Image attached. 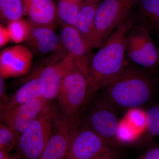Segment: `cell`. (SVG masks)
Masks as SVG:
<instances>
[{
	"label": "cell",
	"mask_w": 159,
	"mask_h": 159,
	"mask_svg": "<svg viewBox=\"0 0 159 159\" xmlns=\"http://www.w3.org/2000/svg\"><path fill=\"white\" fill-rule=\"evenodd\" d=\"M132 11L109 36L91 60L85 110L101 88L119 75L130 64L125 50L127 33L134 25Z\"/></svg>",
	"instance_id": "cell-1"
},
{
	"label": "cell",
	"mask_w": 159,
	"mask_h": 159,
	"mask_svg": "<svg viewBox=\"0 0 159 159\" xmlns=\"http://www.w3.org/2000/svg\"><path fill=\"white\" fill-rule=\"evenodd\" d=\"M152 75L130 63L122 73L103 86L97 96L115 110L140 107L150 101L154 95L156 81Z\"/></svg>",
	"instance_id": "cell-2"
},
{
	"label": "cell",
	"mask_w": 159,
	"mask_h": 159,
	"mask_svg": "<svg viewBox=\"0 0 159 159\" xmlns=\"http://www.w3.org/2000/svg\"><path fill=\"white\" fill-rule=\"evenodd\" d=\"M55 113L51 103L18 139L17 155L21 159H41L51 136Z\"/></svg>",
	"instance_id": "cell-3"
},
{
	"label": "cell",
	"mask_w": 159,
	"mask_h": 159,
	"mask_svg": "<svg viewBox=\"0 0 159 159\" xmlns=\"http://www.w3.org/2000/svg\"><path fill=\"white\" fill-rule=\"evenodd\" d=\"M125 46L129 62L152 75L156 74L159 50L147 29L134 24L126 35Z\"/></svg>",
	"instance_id": "cell-4"
},
{
	"label": "cell",
	"mask_w": 159,
	"mask_h": 159,
	"mask_svg": "<svg viewBox=\"0 0 159 159\" xmlns=\"http://www.w3.org/2000/svg\"><path fill=\"white\" fill-rule=\"evenodd\" d=\"M87 78L77 67L70 71L63 80L57 95L61 116H81L85 110L87 97Z\"/></svg>",
	"instance_id": "cell-5"
},
{
	"label": "cell",
	"mask_w": 159,
	"mask_h": 159,
	"mask_svg": "<svg viewBox=\"0 0 159 159\" xmlns=\"http://www.w3.org/2000/svg\"><path fill=\"white\" fill-rule=\"evenodd\" d=\"M91 102L81 123L92 129L111 148L116 143L119 129L116 110L98 96Z\"/></svg>",
	"instance_id": "cell-6"
},
{
	"label": "cell",
	"mask_w": 159,
	"mask_h": 159,
	"mask_svg": "<svg viewBox=\"0 0 159 159\" xmlns=\"http://www.w3.org/2000/svg\"><path fill=\"white\" fill-rule=\"evenodd\" d=\"M138 0H103L97 5L95 26L101 47L131 13Z\"/></svg>",
	"instance_id": "cell-7"
},
{
	"label": "cell",
	"mask_w": 159,
	"mask_h": 159,
	"mask_svg": "<svg viewBox=\"0 0 159 159\" xmlns=\"http://www.w3.org/2000/svg\"><path fill=\"white\" fill-rule=\"evenodd\" d=\"M50 102L43 97L13 107H1V119L14 131L18 139Z\"/></svg>",
	"instance_id": "cell-8"
},
{
	"label": "cell",
	"mask_w": 159,
	"mask_h": 159,
	"mask_svg": "<svg viewBox=\"0 0 159 159\" xmlns=\"http://www.w3.org/2000/svg\"><path fill=\"white\" fill-rule=\"evenodd\" d=\"M59 37L66 54L88 79L93 57L92 47L73 26L61 25Z\"/></svg>",
	"instance_id": "cell-9"
},
{
	"label": "cell",
	"mask_w": 159,
	"mask_h": 159,
	"mask_svg": "<svg viewBox=\"0 0 159 159\" xmlns=\"http://www.w3.org/2000/svg\"><path fill=\"white\" fill-rule=\"evenodd\" d=\"M76 67L68 55L65 53H59L52 61L38 70L31 78L39 77L43 80L46 89L43 97L51 102L57 97L61 82L66 75Z\"/></svg>",
	"instance_id": "cell-10"
},
{
	"label": "cell",
	"mask_w": 159,
	"mask_h": 159,
	"mask_svg": "<svg viewBox=\"0 0 159 159\" xmlns=\"http://www.w3.org/2000/svg\"><path fill=\"white\" fill-rule=\"evenodd\" d=\"M81 116H61L55 133L51 135L41 159H65L72 139L81 122Z\"/></svg>",
	"instance_id": "cell-11"
},
{
	"label": "cell",
	"mask_w": 159,
	"mask_h": 159,
	"mask_svg": "<svg viewBox=\"0 0 159 159\" xmlns=\"http://www.w3.org/2000/svg\"><path fill=\"white\" fill-rule=\"evenodd\" d=\"M110 148L98 135L80 122L65 159H93Z\"/></svg>",
	"instance_id": "cell-12"
},
{
	"label": "cell",
	"mask_w": 159,
	"mask_h": 159,
	"mask_svg": "<svg viewBox=\"0 0 159 159\" xmlns=\"http://www.w3.org/2000/svg\"><path fill=\"white\" fill-rule=\"evenodd\" d=\"M33 54L25 45L17 44L4 49L0 54V76L6 78L27 74L31 68Z\"/></svg>",
	"instance_id": "cell-13"
},
{
	"label": "cell",
	"mask_w": 159,
	"mask_h": 159,
	"mask_svg": "<svg viewBox=\"0 0 159 159\" xmlns=\"http://www.w3.org/2000/svg\"><path fill=\"white\" fill-rule=\"evenodd\" d=\"M28 20L33 26L55 29L58 17L53 0H23Z\"/></svg>",
	"instance_id": "cell-14"
},
{
	"label": "cell",
	"mask_w": 159,
	"mask_h": 159,
	"mask_svg": "<svg viewBox=\"0 0 159 159\" xmlns=\"http://www.w3.org/2000/svg\"><path fill=\"white\" fill-rule=\"evenodd\" d=\"M26 43L33 51L39 54L52 52L62 53L60 39L54 29L45 27L31 25V31Z\"/></svg>",
	"instance_id": "cell-15"
},
{
	"label": "cell",
	"mask_w": 159,
	"mask_h": 159,
	"mask_svg": "<svg viewBox=\"0 0 159 159\" xmlns=\"http://www.w3.org/2000/svg\"><path fill=\"white\" fill-rule=\"evenodd\" d=\"M132 11L135 25L147 29L159 41V0H138Z\"/></svg>",
	"instance_id": "cell-16"
},
{
	"label": "cell",
	"mask_w": 159,
	"mask_h": 159,
	"mask_svg": "<svg viewBox=\"0 0 159 159\" xmlns=\"http://www.w3.org/2000/svg\"><path fill=\"white\" fill-rule=\"evenodd\" d=\"M97 5L83 2L75 26L92 48H100L101 47L95 29V15Z\"/></svg>",
	"instance_id": "cell-17"
},
{
	"label": "cell",
	"mask_w": 159,
	"mask_h": 159,
	"mask_svg": "<svg viewBox=\"0 0 159 159\" xmlns=\"http://www.w3.org/2000/svg\"><path fill=\"white\" fill-rule=\"evenodd\" d=\"M45 89V82L42 78L39 77L31 78L9 98L7 104L1 107L16 106L43 97Z\"/></svg>",
	"instance_id": "cell-18"
},
{
	"label": "cell",
	"mask_w": 159,
	"mask_h": 159,
	"mask_svg": "<svg viewBox=\"0 0 159 159\" xmlns=\"http://www.w3.org/2000/svg\"><path fill=\"white\" fill-rule=\"evenodd\" d=\"M82 3L77 0H59L57 15L61 25L75 27Z\"/></svg>",
	"instance_id": "cell-19"
},
{
	"label": "cell",
	"mask_w": 159,
	"mask_h": 159,
	"mask_svg": "<svg viewBox=\"0 0 159 159\" xmlns=\"http://www.w3.org/2000/svg\"><path fill=\"white\" fill-rule=\"evenodd\" d=\"M25 12L23 0H0V16L5 22L22 18Z\"/></svg>",
	"instance_id": "cell-20"
},
{
	"label": "cell",
	"mask_w": 159,
	"mask_h": 159,
	"mask_svg": "<svg viewBox=\"0 0 159 159\" xmlns=\"http://www.w3.org/2000/svg\"><path fill=\"white\" fill-rule=\"evenodd\" d=\"M31 25L28 20L22 18L8 23L7 28L11 40L18 44L26 41L30 34Z\"/></svg>",
	"instance_id": "cell-21"
},
{
	"label": "cell",
	"mask_w": 159,
	"mask_h": 159,
	"mask_svg": "<svg viewBox=\"0 0 159 159\" xmlns=\"http://www.w3.org/2000/svg\"><path fill=\"white\" fill-rule=\"evenodd\" d=\"M145 135L151 140L159 135V105L154 106L147 111L145 116Z\"/></svg>",
	"instance_id": "cell-22"
},
{
	"label": "cell",
	"mask_w": 159,
	"mask_h": 159,
	"mask_svg": "<svg viewBox=\"0 0 159 159\" xmlns=\"http://www.w3.org/2000/svg\"><path fill=\"white\" fill-rule=\"evenodd\" d=\"M18 138L11 127L5 123L0 125V150L9 152L17 144Z\"/></svg>",
	"instance_id": "cell-23"
},
{
	"label": "cell",
	"mask_w": 159,
	"mask_h": 159,
	"mask_svg": "<svg viewBox=\"0 0 159 159\" xmlns=\"http://www.w3.org/2000/svg\"><path fill=\"white\" fill-rule=\"evenodd\" d=\"M5 78L0 76V99L1 106L6 105L8 103L10 97L6 93V85Z\"/></svg>",
	"instance_id": "cell-24"
},
{
	"label": "cell",
	"mask_w": 159,
	"mask_h": 159,
	"mask_svg": "<svg viewBox=\"0 0 159 159\" xmlns=\"http://www.w3.org/2000/svg\"><path fill=\"white\" fill-rule=\"evenodd\" d=\"M11 40L9 30L7 27L2 24L0 25V47H4Z\"/></svg>",
	"instance_id": "cell-25"
},
{
	"label": "cell",
	"mask_w": 159,
	"mask_h": 159,
	"mask_svg": "<svg viewBox=\"0 0 159 159\" xmlns=\"http://www.w3.org/2000/svg\"><path fill=\"white\" fill-rule=\"evenodd\" d=\"M93 159H117L116 152L112 148L102 152Z\"/></svg>",
	"instance_id": "cell-26"
},
{
	"label": "cell",
	"mask_w": 159,
	"mask_h": 159,
	"mask_svg": "<svg viewBox=\"0 0 159 159\" xmlns=\"http://www.w3.org/2000/svg\"><path fill=\"white\" fill-rule=\"evenodd\" d=\"M136 159H159V147L148 151Z\"/></svg>",
	"instance_id": "cell-27"
},
{
	"label": "cell",
	"mask_w": 159,
	"mask_h": 159,
	"mask_svg": "<svg viewBox=\"0 0 159 159\" xmlns=\"http://www.w3.org/2000/svg\"><path fill=\"white\" fill-rule=\"evenodd\" d=\"M0 159H21L18 156H13L6 151L0 150Z\"/></svg>",
	"instance_id": "cell-28"
},
{
	"label": "cell",
	"mask_w": 159,
	"mask_h": 159,
	"mask_svg": "<svg viewBox=\"0 0 159 159\" xmlns=\"http://www.w3.org/2000/svg\"><path fill=\"white\" fill-rule=\"evenodd\" d=\"M84 2L89 3V4H94V5H98L100 2V0H82Z\"/></svg>",
	"instance_id": "cell-29"
},
{
	"label": "cell",
	"mask_w": 159,
	"mask_h": 159,
	"mask_svg": "<svg viewBox=\"0 0 159 159\" xmlns=\"http://www.w3.org/2000/svg\"><path fill=\"white\" fill-rule=\"evenodd\" d=\"M158 43H159L158 45L157 46L159 52V41L158 42ZM158 74V75H159V61L158 66L157 69V73H156V74Z\"/></svg>",
	"instance_id": "cell-30"
},
{
	"label": "cell",
	"mask_w": 159,
	"mask_h": 159,
	"mask_svg": "<svg viewBox=\"0 0 159 159\" xmlns=\"http://www.w3.org/2000/svg\"><path fill=\"white\" fill-rule=\"evenodd\" d=\"M102 1H103V0H102Z\"/></svg>",
	"instance_id": "cell-31"
}]
</instances>
